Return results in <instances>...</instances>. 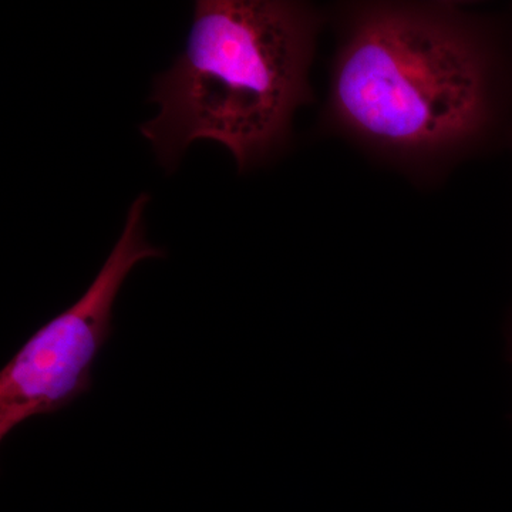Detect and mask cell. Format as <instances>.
Listing matches in <instances>:
<instances>
[{"label":"cell","mask_w":512,"mask_h":512,"mask_svg":"<svg viewBox=\"0 0 512 512\" xmlns=\"http://www.w3.org/2000/svg\"><path fill=\"white\" fill-rule=\"evenodd\" d=\"M319 131L417 187L497 143L512 96L497 20L461 2H345Z\"/></svg>","instance_id":"cell-1"},{"label":"cell","mask_w":512,"mask_h":512,"mask_svg":"<svg viewBox=\"0 0 512 512\" xmlns=\"http://www.w3.org/2000/svg\"><path fill=\"white\" fill-rule=\"evenodd\" d=\"M326 16L291 0H200L183 52L154 80L141 136L174 168L197 140L227 148L239 173L285 153L296 111L313 101L309 73Z\"/></svg>","instance_id":"cell-2"},{"label":"cell","mask_w":512,"mask_h":512,"mask_svg":"<svg viewBox=\"0 0 512 512\" xmlns=\"http://www.w3.org/2000/svg\"><path fill=\"white\" fill-rule=\"evenodd\" d=\"M150 195H138L119 241L82 298L37 330L0 373V437L30 417L59 412L92 389V367L110 338L113 306L138 262L163 258L146 238Z\"/></svg>","instance_id":"cell-3"},{"label":"cell","mask_w":512,"mask_h":512,"mask_svg":"<svg viewBox=\"0 0 512 512\" xmlns=\"http://www.w3.org/2000/svg\"><path fill=\"white\" fill-rule=\"evenodd\" d=\"M508 353H510V360L512 362V316L510 320V328H508Z\"/></svg>","instance_id":"cell-4"}]
</instances>
